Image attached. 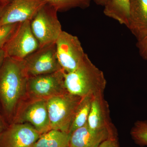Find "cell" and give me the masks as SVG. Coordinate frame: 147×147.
<instances>
[{
	"instance_id": "cell-1",
	"label": "cell",
	"mask_w": 147,
	"mask_h": 147,
	"mask_svg": "<svg viewBox=\"0 0 147 147\" xmlns=\"http://www.w3.org/2000/svg\"><path fill=\"white\" fill-rule=\"evenodd\" d=\"M28 78L23 60L6 57L0 67V107L9 125L27 90Z\"/></svg>"
},
{
	"instance_id": "cell-2",
	"label": "cell",
	"mask_w": 147,
	"mask_h": 147,
	"mask_svg": "<svg viewBox=\"0 0 147 147\" xmlns=\"http://www.w3.org/2000/svg\"><path fill=\"white\" fill-rule=\"evenodd\" d=\"M65 88L70 94L83 97L104 93L106 82L104 74L86 55L76 70L64 73Z\"/></svg>"
},
{
	"instance_id": "cell-3",
	"label": "cell",
	"mask_w": 147,
	"mask_h": 147,
	"mask_svg": "<svg viewBox=\"0 0 147 147\" xmlns=\"http://www.w3.org/2000/svg\"><path fill=\"white\" fill-rule=\"evenodd\" d=\"M82 98L66 92L47 99L51 129L69 133L75 111Z\"/></svg>"
},
{
	"instance_id": "cell-4",
	"label": "cell",
	"mask_w": 147,
	"mask_h": 147,
	"mask_svg": "<svg viewBox=\"0 0 147 147\" xmlns=\"http://www.w3.org/2000/svg\"><path fill=\"white\" fill-rule=\"evenodd\" d=\"M57 12L54 7L46 3L30 21L31 28L40 47L55 43L62 32Z\"/></svg>"
},
{
	"instance_id": "cell-5",
	"label": "cell",
	"mask_w": 147,
	"mask_h": 147,
	"mask_svg": "<svg viewBox=\"0 0 147 147\" xmlns=\"http://www.w3.org/2000/svg\"><path fill=\"white\" fill-rule=\"evenodd\" d=\"M55 44L58 61L65 73L76 70L86 56L79 38L67 32L62 31Z\"/></svg>"
},
{
	"instance_id": "cell-6",
	"label": "cell",
	"mask_w": 147,
	"mask_h": 147,
	"mask_svg": "<svg viewBox=\"0 0 147 147\" xmlns=\"http://www.w3.org/2000/svg\"><path fill=\"white\" fill-rule=\"evenodd\" d=\"M39 47L38 41L31 28L30 21H27L19 24L3 49L6 57L22 61Z\"/></svg>"
},
{
	"instance_id": "cell-7",
	"label": "cell",
	"mask_w": 147,
	"mask_h": 147,
	"mask_svg": "<svg viewBox=\"0 0 147 147\" xmlns=\"http://www.w3.org/2000/svg\"><path fill=\"white\" fill-rule=\"evenodd\" d=\"M28 77L54 73L63 69L57 57L55 43L39 47L23 60Z\"/></svg>"
},
{
	"instance_id": "cell-8",
	"label": "cell",
	"mask_w": 147,
	"mask_h": 147,
	"mask_svg": "<svg viewBox=\"0 0 147 147\" xmlns=\"http://www.w3.org/2000/svg\"><path fill=\"white\" fill-rule=\"evenodd\" d=\"M63 69L54 73L29 77L27 90L36 97L48 99L68 92L64 83Z\"/></svg>"
},
{
	"instance_id": "cell-9",
	"label": "cell",
	"mask_w": 147,
	"mask_h": 147,
	"mask_svg": "<svg viewBox=\"0 0 147 147\" xmlns=\"http://www.w3.org/2000/svg\"><path fill=\"white\" fill-rule=\"evenodd\" d=\"M41 134L31 125H9L0 137V147H32Z\"/></svg>"
},
{
	"instance_id": "cell-10",
	"label": "cell",
	"mask_w": 147,
	"mask_h": 147,
	"mask_svg": "<svg viewBox=\"0 0 147 147\" xmlns=\"http://www.w3.org/2000/svg\"><path fill=\"white\" fill-rule=\"evenodd\" d=\"M46 3L42 0H12L0 18V26L30 21Z\"/></svg>"
},
{
	"instance_id": "cell-11",
	"label": "cell",
	"mask_w": 147,
	"mask_h": 147,
	"mask_svg": "<svg viewBox=\"0 0 147 147\" xmlns=\"http://www.w3.org/2000/svg\"><path fill=\"white\" fill-rule=\"evenodd\" d=\"M87 124L93 131H116L111 122L109 105L104 98V94L93 97Z\"/></svg>"
},
{
	"instance_id": "cell-12",
	"label": "cell",
	"mask_w": 147,
	"mask_h": 147,
	"mask_svg": "<svg viewBox=\"0 0 147 147\" xmlns=\"http://www.w3.org/2000/svg\"><path fill=\"white\" fill-rule=\"evenodd\" d=\"M20 119L30 123L41 135L49 131L51 128L47 99L40 98L31 102L24 109Z\"/></svg>"
},
{
	"instance_id": "cell-13",
	"label": "cell",
	"mask_w": 147,
	"mask_h": 147,
	"mask_svg": "<svg viewBox=\"0 0 147 147\" xmlns=\"http://www.w3.org/2000/svg\"><path fill=\"white\" fill-rule=\"evenodd\" d=\"M137 41L147 35V0H129L127 26Z\"/></svg>"
},
{
	"instance_id": "cell-14",
	"label": "cell",
	"mask_w": 147,
	"mask_h": 147,
	"mask_svg": "<svg viewBox=\"0 0 147 147\" xmlns=\"http://www.w3.org/2000/svg\"><path fill=\"white\" fill-rule=\"evenodd\" d=\"M115 136L116 131H93L86 124L70 134L69 147H98L106 139Z\"/></svg>"
},
{
	"instance_id": "cell-15",
	"label": "cell",
	"mask_w": 147,
	"mask_h": 147,
	"mask_svg": "<svg viewBox=\"0 0 147 147\" xmlns=\"http://www.w3.org/2000/svg\"><path fill=\"white\" fill-rule=\"evenodd\" d=\"M129 12V0H108L103 13L122 25L127 26Z\"/></svg>"
},
{
	"instance_id": "cell-16",
	"label": "cell",
	"mask_w": 147,
	"mask_h": 147,
	"mask_svg": "<svg viewBox=\"0 0 147 147\" xmlns=\"http://www.w3.org/2000/svg\"><path fill=\"white\" fill-rule=\"evenodd\" d=\"M70 134L51 129L40 135L32 147H69Z\"/></svg>"
},
{
	"instance_id": "cell-17",
	"label": "cell",
	"mask_w": 147,
	"mask_h": 147,
	"mask_svg": "<svg viewBox=\"0 0 147 147\" xmlns=\"http://www.w3.org/2000/svg\"><path fill=\"white\" fill-rule=\"evenodd\" d=\"M93 97L91 96H87L81 98L76 108L69 131V134H71L76 129L84 126L87 123Z\"/></svg>"
},
{
	"instance_id": "cell-18",
	"label": "cell",
	"mask_w": 147,
	"mask_h": 147,
	"mask_svg": "<svg viewBox=\"0 0 147 147\" xmlns=\"http://www.w3.org/2000/svg\"><path fill=\"white\" fill-rule=\"evenodd\" d=\"M53 6L57 11H65L71 9H86L89 7L91 0H42Z\"/></svg>"
},
{
	"instance_id": "cell-19",
	"label": "cell",
	"mask_w": 147,
	"mask_h": 147,
	"mask_svg": "<svg viewBox=\"0 0 147 147\" xmlns=\"http://www.w3.org/2000/svg\"><path fill=\"white\" fill-rule=\"evenodd\" d=\"M133 141L141 147L147 146V121H137L130 131Z\"/></svg>"
},
{
	"instance_id": "cell-20",
	"label": "cell",
	"mask_w": 147,
	"mask_h": 147,
	"mask_svg": "<svg viewBox=\"0 0 147 147\" xmlns=\"http://www.w3.org/2000/svg\"><path fill=\"white\" fill-rule=\"evenodd\" d=\"M19 24L0 26V49H3L6 43L8 42L16 30Z\"/></svg>"
},
{
	"instance_id": "cell-21",
	"label": "cell",
	"mask_w": 147,
	"mask_h": 147,
	"mask_svg": "<svg viewBox=\"0 0 147 147\" xmlns=\"http://www.w3.org/2000/svg\"><path fill=\"white\" fill-rule=\"evenodd\" d=\"M137 46L140 56L144 60H147V35L143 39L137 41Z\"/></svg>"
},
{
	"instance_id": "cell-22",
	"label": "cell",
	"mask_w": 147,
	"mask_h": 147,
	"mask_svg": "<svg viewBox=\"0 0 147 147\" xmlns=\"http://www.w3.org/2000/svg\"><path fill=\"white\" fill-rule=\"evenodd\" d=\"M98 147H120L117 136L109 137L103 141Z\"/></svg>"
},
{
	"instance_id": "cell-23",
	"label": "cell",
	"mask_w": 147,
	"mask_h": 147,
	"mask_svg": "<svg viewBox=\"0 0 147 147\" xmlns=\"http://www.w3.org/2000/svg\"><path fill=\"white\" fill-rule=\"evenodd\" d=\"M6 121H7L0 107V137L3 132L9 125H7L6 124Z\"/></svg>"
},
{
	"instance_id": "cell-24",
	"label": "cell",
	"mask_w": 147,
	"mask_h": 147,
	"mask_svg": "<svg viewBox=\"0 0 147 147\" xmlns=\"http://www.w3.org/2000/svg\"><path fill=\"white\" fill-rule=\"evenodd\" d=\"M6 57L5 53L3 49H0V67L2 65Z\"/></svg>"
},
{
	"instance_id": "cell-25",
	"label": "cell",
	"mask_w": 147,
	"mask_h": 147,
	"mask_svg": "<svg viewBox=\"0 0 147 147\" xmlns=\"http://www.w3.org/2000/svg\"><path fill=\"white\" fill-rule=\"evenodd\" d=\"M98 5L105 6L108 0H93Z\"/></svg>"
},
{
	"instance_id": "cell-26",
	"label": "cell",
	"mask_w": 147,
	"mask_h": 147,
	"mask_svg": "<svg viewBox=\"0 0 147 147\" xmlns=\"http://www.w3.org/2000/svg\"><path fill=\"white\" fill-rule=\"evenodd\" d=\"M8 5H3L0 4V18L3 16Z\"/></svg>"
},
{
	"instance_id": "cell-27",
	"label": "cell",
	"mask_w": 147,
	"mask_h": 147,
	"mask_svg": "<svg viewBox=\"0 0 147 147\" xmlns=\"http://www.w3.org/2000/svg\"><path fill=\"white\" fill-rule=\"evenodd\" d=\"M12 0H0V4L3 5H8Z\"/></svg>"
}]
</instances>
